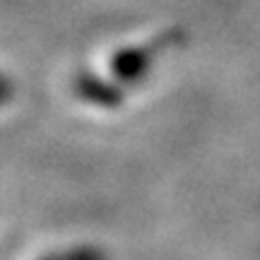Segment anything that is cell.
Here are the masks:
<instances>
[{
    "label": "cell",
    "mask_w": 260,
    "mask_h": 260,
    "mask_svg": "<svg viewBox=\"0 0 260 260\" xmlns=\"http://www.w3.org/2000/svg\"><path fill=\"white\" fill-rule=\"evenodd\" d=\"M12 94H15V87L10 82L5 75H0V104H8L12 99Z\"/></svg>",
    "instance_id": "6da1fadb"
}]
</instances>
